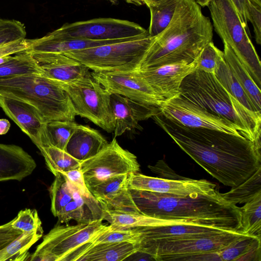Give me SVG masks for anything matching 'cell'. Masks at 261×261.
Here are the masks:
<instances>
[{
	"mask_svg": "<svg viewBox=\"0 0 261 261\" xmlns=\"http://www.w3.org/2000/svg\"><path fill=\"white\" fill-rule=\"evenodd\" d=\"M155 123L197 164L223 185L235 187L261 167V143L224 132L186 127L160 112Z\"/></svg>",
	"mask_w": 261,
	"mask_h": 261,
	"instance_id": "cell-1",
	"label": "cell"
},
{
	"mask_svg": "<svg viewBox=\"0 0 261 261\" xmlns=\"http://www.w3.org/2000/svg\"><path fill=\"white\" fill-rule=\"evenodd\" d=\"M141 213L154 219V225L189 223L242 232L240 207L215 195L180 196L130 190Z\"/></svg>",
	"mask_w": 261,
	"mask_h": 261,
	"instance_id": "cell-2",
	"label": "cell"
},
{
	"mask_svg": "<svg viewBox=\"0 0 261 261\" xmlns=\"http://www.w3.org/2000/svg\"><path fill=\"white\" fill-rule=\"evenodd\" d=\"M213 27L195 0H180L168 26L154 37L139 70L164 65L190 64L212 41Z\"/></svg>",
	"mask_w": 261,
	"mask_h": 261,
	"instance_id": "cell-3",
	"label": "cell"
},
{
	"mask_svg": "<svg viewBox=\"0 0 261 261\" xmlns=\"http://www.w3.org/2000/svg\"><path fill=\"white\" fill-rule=\"evenodd\" d=\"M179 95L232 122L251 141H260L261 116L251 112L233 98L214 74L195 69L183 80Z\"/></svg>",
	"mask_w": 261,
	"mask_h": 261,
	"instance_id": "cell-4",
	"label": "cell"
},
{
	"mask_svg": "<svg viewBox=\"0 0 261 261\" xmlns=\"http://www.w3.org/2000/svg\"><path fill=\"white\" fill-rule=\"evenodd\" d=\"M0 95L32 105L47 123L74 121L77 116L68 93L57 82L40 74L0 78Z\"/></svg>",
	"mask_w": 261,
	"mask_h": 261,
	"instance_id": "cell-5",
	"label": "cell"
},
{
	"mask_svg": "<svg viewBox=\"0 0 261 261\" xmlns=\"http://www.w3.org/2000/svg\"><path fill=\"white\" fill-rule=\"evenodd\" d=\"M208 7L215 31L260 88V61L233 4L230 0H211Z\"/></svg>",
	"mask_w": 261,
	"mask_h": 261,
	"instance_id": "cell-6",
	"label": "cell"
},
{
	"mask_svg": "<svg viewBox=\"0 0 261 261\" xmlns=\"http://www.w3.org/2000/svg\"><path fill=\"white\" fill-rule=\"evenodd\" d=\"M154 37L140 38L65 53L93 72L139 70Z\"/></svg>",
	"mask_w": 261,
	"mask_h": 261,
	"instance_id": "cell-7",
	"label": "cell"
},
{
	"mask_svg": "<svg viewBox=\"0 0 261 261\" xmlns=\"http://www.w3.org/2000/svg\"><path fill=\"white\" fill-rule=\"evenodd\" d=\"M102 219L79 223L74 225L57 224L43 237L31 255V261H67L75 251L110 225L102 223Z\"/></svg>",
	"mask_w": 261,
	"mask_h": 261,
	"instance_id": "cell-8",
	"label": "cell"
},
{
	"mask_svg": "<svg viewBox=\"0 0 261 261\" xmlns=\"http://www.w3.org/2000/svg\"><path fill=\"white\" fill-rule=\"evenodd\" d=\"M57 83L69 96L76 115L88 119L109 133L114 132L115 121L110 94L91 74L69 83Z\"/></svg>",
	"mask_w": 261,
	"mask_h": 261,
	"instance_id": "cell-9",
	"label": "cell"
},
{
	"mask_svg": "<svg viewBox=\"0 0 261 261\" xmlns=\"http://www.w3.org/2000/svg\"><path fill=\"white\" fill-rule=\"evenodd\" d=\"M244 235L227 230L196 238L137 246V252L149 255L157 261L185 260L193 255L217 252Z\"/></svg>",
	"mask_w": 261,
	"mask_h": 261,
	"instance_id": "cell-10",
	"label": "cell"
},
{
	"mask_svg": "<svg viewBox=\"0 0 261 261\" xmlns=\"http://www.w3.org/2000/svg\"><path fill=\"white\" fill-rule=\"evenodd\" d=\"M139 24L126 20L98 18L65 23L47 34L61 39L105 41L128 38L148 34Z\"/></svg>",
	"mask_w": 261,
	"mask_h": 261,
	"instance_id": "cell-11",
	"label": "cell"
},
{
	"mask_svg": "<svg viewBox=\"0 0 261 261\" xmlns=\"http://www.w3.org/2000/svg\"><path fill=\"white\" fill-rule=\"evenodd\" d=\"M140 167L137 156L123 148L116 137L95 155L80 163L87 187L112 176L138 173Z\"/></svg>",
	"mask_w": 261,
	"mask_h": 261,
	"instance_id": "cell-12",
	"label": "cell"
},
{
	"mask_svg": "<svg viewBox=\"0 0 261 261\" xmlns=\"http://www.w3.org/2000/svg\"><path fill=\"white\" fill-rule=\"evenodd\" d=\"M159 109L164 117L186 127L214 129L244 136L232 122L195 105L179 94L164 100Z\"/></svg>",
	"mask_w": 261,
	"mask_h": 261,
	"instance_id": "cell-13",
	"label": "cell"
},
{
	"mask_svg": "<svg viewBox=\"0 0 261 261\" xmlns=\"http://www.w3.org/2000/svg\"><path fill=\"white\" fill-rule=\"evenodd\" d=\"M92 77L110 94H117L138 102L159 108L164 101L139 70L92 72Z\"/></svg>",
	"mask_w": 261,
	"mask_h": 261,
	"instance_id": "cell-14",
	"label": "cell"
},
{
	"mask_svg": "<svg viewBox=\"0 0 261 261\" xmlns=\"http://www.w3.org/2000/svg\"><path fill=\"white\" fill-rule=\"evenodd\" d=\"M130 190L169 194L180 196L191 195H215L217 185L205 179L186 178L169 179L148 176L138 173L128 174Z\"/></svg>",
	"mask_w": 261,
	"mask_h": 261,
	"instance_id": "cell-15",
	"label": "cell"
},
{
	"mask_svg": "<svg viewBox=\"0 0 261 261\" xmlns=\"http://www.w3.org/2000/svg\"><path fill=\"white\" fill-rule=\"evenodd\" d=\"M0 107L39 149L47 146V122L34 106L19 99L0 95Z\"/></svg>",
	"mask_w": 261,
	"mask_h": 261,
	"instance_id": "cell-16",
	"label": "cell"
},
{
	"mask_svg": "<svg viewBox=\"0 0 261 261\" xmlns=\"http://www.w3.org/2000/svg\"><path fill=\"white\" fill-rule=\"evenodd\" d=\"M136 228L140 233L137 246L193 239L227 231L214 227L189 223H164Z\"/></svg>",
	"mask_w": 261,
	"mask_h": 261,
	"instance_id": "cell-17",
	"label": "cell"
},
{
	"mask_svg": "<svg viewBox=\"0 0 261 261\" xmlns=\"http://www.w3.org/2000/svg\"><path fill=\"white\" fill-rule=\"evenodd\" d=\"M196 67V60L190 64L164 65L139 71L154 91L166 100L180 94L183 80Z\"/></svg>",
	"mask_w": 261,
	"mask_h": 261,
	"instance_id": "cell-18",
	"label": "cell"
},
{
	"mask_svg": "<svg viewBox=\"0 0 261 261\" xmlns=\"http://www.w3.org/2000/svg\"><path fill=\"white\" fill-rule=\"evenodd\" d=\"M128 174L116 175L88 187L102 210L140 212L128 186Z\"/></svg>",
	"mask_w": 261,
	"mask_h": 261,
	"instance_id": "cell-19",
	"label": "cell"
},
{
	"mask_svg": "<svg viewBox=\"0 0 261 261\" xmlns=\"http://www.w3.org/2000/svg\"><path fill=\"white\" fill-rule=\"evenodd\" d=\"M41 75L61 83H69L91 74L85 65L63 54L34 53Z\"/></svg>",
	"mask_w": 261,
	"mask_h": 261,
	"instance_id": "cell-20",
	"label": "cell"
},
{
	"mask_svg": "<svg viewBox=\"0 0 261 261\" xmlns=\"http://www.w3.org/2000/svg\"><path fill=\"white\" fill-rule=\"evenodd\" d=\"M110 104L115 121L114 137L127 130L142 128L139 124L140 121L152 118L160 112L158 107L144 105L117 94H110Z\"/></svg>",
	"mask_w": 261,
	"mask_h": 261,
	"instance_id": "cell-21",
	"label": "cell"
},
{
	"mask_svg": "<svg viewBox=\"0 0 261 261\" xmlns=\"http://www.w3.org/2000/svg\"><path fill=\"white\" fill-rule=\"evenodd\" d=\"M36 166L33 158L21 147L0 143V182L21 181L30 175Z\"/></svg>",
	"mask_w": 261,
	"mask_h": 261,
	"instance_id": "cell-22",
	"label": "cell"
},
{
	"mask_svg": "<svg viewBox=\"0 0 261 261\" xmlns=\"http://www.w3.org/2000/svg\"><path fill=\"white\" fill-rule=\"evenodd\" d=\"M137 252L136 243L122 242L94 245L87 243L72 253L68 261H120Z\"/></svg>",
	"mask_w": 261,
	"mask_h": 261,
	"instance_id": "cell-23",
	"label": "cell"
},
{
	"mask_svg": "<svg viewBox=\"0 0 261 261\" xmlns=\"http://www.w3.org/2000/svg\"><path fill=\"white\" fill-rule=\"evenodd\" d=\"M108 144L107 140L97 130L77 124L65 151L82 162L95 155Z\"/></svg>",
	"mask_w": 261,
	"mask_h": 261,
	"instance_id": "cell-24",
	"label": "cell"
},
{
	"mask_svg": "<svg viewBox=\"0 0 261 261\" xmlns=\"http://www.w3.org/2000/svg\"><path fill=\"white\" fill-rule=\"evenodd\" d=\"M149 35L128 38L93 41L76 39H61L53 38L47 35L40 38L30 39L31 46L29 50L34 53L64 54L66 52L92 48L103 45L135 39Z\"/></svg>",
	"mask_w": 261,
	"mask_h": 261,
	"instance_id": "cell-25",
	"label": "cell"
},
{
	"mask_svg": "<svg viewBox=\"0 0 261 261\" xmlns=\"http://www.w3.org/2000/svg\"><path fill=\"white\" fill-rule=\"evenodd\" d=\"M224 57L234 76L249 97L255 109L261 113V91L231 47L224 43Z\"/></svg>",
	"mask_w": 261,
	"mask_h": 261,
	"instance_id": "cell-26",
	"label": "cell"
},
{
	"mask_svg": "<svg viewBox=\"0 0 261 261\" xmlns=\"http://www.w3.org/2000/svg\"><path fill=\"white\" fill-rule=\"evenodd\" d=\"M215 75L225 89L237 101L251 112L261 116L249 97L237 81L224 57L221 60Z\"/></svg>",
	"mask_w": 261,
	"mask_h": 261,
	"instance_id": "cell-27",
	"label": "cell"
},
{
	"mask_svg": "<svg viewBox=\"0 0 261 261\" xmlns=\"http://www.w3.org/2000/svg\"><path fill=\"white\" fill-rule=\"evenodd\" d=\"M14 55L0 65V78L32 74L41 75L31 51L27 49Z\"/></svg>",
	"mask_w": 261,
	"mask_h": 261,
	"instance_id": "cell-28",
	"label": "cell"
},
{
	"mask_svg": "<svg viewBox=\"0 0 261 261\" xmlns=\"http://www.w3.org/2000/svg\"><path fill=\"white\" fill-rule=\"evenodd\" d=\"M180 0H162L147 6L150 10V21L148 31L151 37L162 32L172 20Z\"/></svg>",
	"mask_w": 261,
	"mask_h": 261,
	"instance_id": "cell-29",
	"label": "cell"
},
{
	"mask_svg": "<svg viewBox=\"0 0 261 261\" xmlns=\"http://www.w3.org/2000/svg\"><path fill=\"white\" fill-rule=\"evenodd\" d=\"M261 193V167L248 178L227 192L221 193L227 202L236 205L245 203Z\"/></svg>",
	"mask_w": 261,
	"mask_h": 261,
	"instance_id": "cell-30",
	"label": "cell"
},
{
	"mask_svg": "<svg viewBox=\"0 0 261 261\" xmlns=\"http://www.w3.org/2000/svg\"><path fill=\"white\" fill-rule=\"evenodd\" d=\"M243 233L260 239L261 193L240 207Z\"/></svg>",
	"mask_w": 261,
	"mask_h": 261,
	"instance_id": "cell-31",
	"label": "cell"
},
{
	"mask_svg": "<svg viewBox=\"0 0 261 261\" xmlns=\"http://www.w3.org/2000/svg\"><path fill=\"white\" fill-rule=\"evenodd\" d=\"M39 150L48 169L55 176L58 173L80 168L81 162L64 150L52 146L43 147Z\"/></svg>",
	"mask_w": 261,
	"mask_h": 261,
	"instance_id": "cell-32",
	"label": "cell"
},
{
	"mask_svg": "<svg viewBox=\"0 0 261 261\" xmlns=\"http://www.w3.org/2000/svg\"><path fill=\"white\" fill-rule=\"evenodd\" d=\"M43 233V229L22 232L5 247L7 260H29L31 255L29 249L42 237Z\"/></svg>",
	"mask_w": 261,
	"mask_h": 261,
	"instance_id": "cell-33",
	"label": "cell"
},
{
	"mask_svg": "<svg viewBox=\"0 0 261 261\" xmlns=\"http://www.w3.org/2000/svg\"><path fill=\"white\" fill-rule=\"evenodd\" d=\"M49 189L51 212L58 217L65 206L71 201L72 195L67 178L62 173H58Z\"/></svg>",
	"mask_w": 261,
	"mask_h": 261,
	"instance_id": "cell-34",
	"label": "cell"
},
{
	"mask_svg": "<svg viewBox=\"0 0 261 261\" xmlns=\"http://www.w3.org/2000/svg\"><path fill=\"white\" fill-rule=\"evenodd\" d=\"M77 124L74 121H52L47 123L46 146H52L65 151Z\"/></svg>",
	"mask_w": 261,
	"mask_h": 261,
	"instance_id": "cell-35",
	"label": "cell"
},
{
	"mask_svg": "<svg viewBox=\"0 0 261 261\" xmlns=\"http://www.w3.org/2000/svg\"><path fill=\"white\" fill-rule=\"evenodd\" d=\"M260 246V239L244 235L217 251L221 261L240 260L252 249Z\"/></svg>",
	"mask_w": 261,
	"mask_h": 261,
	"instance_id": "cell-36",
	"label": "cell"
},
{
	"mask_svg": "<svg viewBox=\"0 0 261 261\" xmlns=\"http://www.w3.org/2000/svg\"><path fill=\"white\" fill-rule=\"evenodd\" d=\"M140 233L137 228L120 229L110 225L109 229L105 230L93 238L89 242L94 245L100 243L129 242L137 243Z\"/></svg>",
	"mask_w": 261,
	"mask_h": 261,
	"instance_id": "cell-37",
	"label": "cell"
},
{
	"mask_svg": "<svg viewBox=\"0 0 261 261\" xmlns=\"http://www.w3.org/2000/svg\"><path fill=\"white\" fill-rule=\"evenodd\" d=\"M223 57V51L218 48L211 41L205 46L197 58L196 69L215 74Z\"/></svg>",
	"mask_w": 261,
	"mask_h": 261,
	"instance_id": "cell-38",
	"label": "cell"
},
{
	"mask_svg": "<svg viewBox=\"0 0 261 261\" xmlns=\"http://www.w3.org/2000/svg\"><path fill=\"white\" fill-rule=\"evenodd\" d=\"M24 24L15 20L0 18V46L25 39Z\"/></svg>",
	"mask_w": 261,
	"mask_h": 261,
	"instance_id": "cell-39",
	"label": "cell"
},
{
	"mask_svg": "<svg viewBox=\"0 0 261 261\" xmlns=\"http://www.w3.org/2000/svg\"><path fill=\"white\" fill-rule=\"evenodd\" d=\"M11 226L22 232L43 229L41 221L35 209L25 208L19 211L11 220Z\"/></svg>",
	"mask_w": 261,
	"mask_h": 261,
	"instance_id": "cell-40",
	"label": "cell"
},
{
	"mask_svg": "<svg viewBox=\"0 0 261 261\" xmlns=\"http://www.w3.org/2000/svg\"><path fill=\"white\" fill-rule=\"evenodd\" d=\"M57 218L60 223H66L71 220H74L78 223L94 220L91 215L73 199L65 206Z\"/></svg>",
	"mask_w": 261,
	"mask_h": 261,
	"instance_id": "cell-41",
	"label": "cell"
},
{
	"mask_svg": "<svg viewBox=\"0 0 261 261\" xmlns=\"http://www.w3.org/2000/svg\"><path fill=\"white\" fill-rule=\"evenodd\" d=\"M247 20L253 27L256 43L261 44V5L249 0L247 13Z\"/></svg>",
	"mask_w": 261,
	"mask_h": 261,
	"instance_id": "cell-42",
	"label": "cell"
},
{
	"mask_svg": "<svg viewBox=\"0 0 261 261\" xmlns=\"http://www.w3.org/2000/svg\"><path fill=\"white\" fill-rule=\"evenodd\" d=\"M62 173L77 188L83 196L88 198H94L86 184L83 174L80 168Z\"/></svg>",
	"mask_w": 261,
	"mask_h": 261,
	"instance_id": "cell-43",
	"label": "cell"
},
{
	"mask_svg": "<svg viewBox=\"0 0 261 261\" xmlns=\"http://www.w3.org/2000/svg\"><path fill=\"white\" fill-rule=\"evenodd\" d=\"M22 232L12 227L11 221L0 225V250L6 247Z\"/></svg>",
	"mask_w": 261,
	"mask_h": 261,
	"instance_id": "cell-44",
	"label": "cell"
},
{
	"mask_svg": "<svg viewBox=\"0 0 261 261\" xmlns=\"http://www.w3.org/2000/svg\"><path fill=\"white\" fill-rule=\"evenodd\" d=\"M31 46L30 39H23L0 46V57L11 55L29 49Z\"/></svg>",
	"mask_w": 261,
	"mask_h": 261,
	"instance_id": "cell-45",
	"label": "cell"
},
{
	"mask_svg": "<svg viewBox=\"0 0 261 261\" xmlns=\"http://www.w3.org/2000/svg\"><path fill=\"white\" fill-rule=\"evenodd\" d=\"M237 10L242 24L248 31L247 27V7L249 0H230Z\"/></svg>",
	"mask_w": 261,
	"mask_h": 261,
	"instance_id": "cell-46",
	"label": "cell"
},
{
	"mask_svg": "<svg viewBox=\"0 0 261 261\" xmlns=\"http://www.w3.org/2000/svg\"><path fill=\"white\" fill-rule=\"evenodd\" d=\"M11 124L7 119H0V135L7 134L10 129Z\"/></svg>",
	"mask_w": 261,
	"mask_h": 261,
	"instance_id": "cell-47",
	"label": "cell"
},
{
	"mask_svg": "<svg viewBox=\"0 0 261 261\" xmlns=\"http://www.w3.org/2000/svg\"><path fill=\"white\" fill-rule=\"evenodd\" d=\"M118 0H109L112 3H115ZM127 3L134 4L135 5L140 6L144 4L143 0H124Z\"/></svg>",
	"mask_w": 261,
	"mask_h": 261,
	"instance_id": "cell-48",
	"label": "cell"
},
{
	"mask_svg": "<svg viewBox=\"0 0 261 261\" xmlns=\"http://www.w3.org/2000/svg\"><path fill=\"white\" fill-rule=\"evenodd\" d=\"M201 7L208 6L211 0H195Z\"/></svg>",
	"mask_w": 261,
	"mask_h": 261,
	"instance_id": "cell-49",
	"label": "cell"
},
{
	"mask_svg": "<svg viewBox=\"0 0 261 261\" xmlns=\"http://www.w3.org/2000/svg\"><path fill=\"white\" fill-rule=\"evenodd\" d=\"M162 0H143L144 4L147 6L149 5L155 4Z\"/></svg>",
	"mask_w": 261,
	"mask_h": 261,
	"instance_id": "cell-50",
	"label": "cell"
},
{
	"mask_svg": "<svg viewBox=\"0 0 261 261\" xmlns=\"http://www.w3.org/2000/svg\"><path fill=\"white\" fill-rule=\"evenodd\" d=\"M7 260L5 248L0 250V261Z\"/></svg>",
	"mask_w": 261,
	"mask_h": 261,
	"instance_id": "cell-51",
	"label": "cell"
},
{
	"mask_svg": "<svg viewBox=\"0 0 261 261\" xmlns=\"http://www.w3.org/2000/svg\"><path fill=\"white\" fill-rule=\"evenodd\" d=\"M252 1L259 5H261V0H251Z\"/></svg>",
	"mask_w": 261,
	"mask_h": 261,
	"instance_id": "cell-52",
	"label": "cell"
},
{
	"mask_svg": "<svg viewBox=\"0 0 261 261\" xmlns=\"http://www.w3.org/2000/svg\"><path fill=\"white\" fill-rule=\"evenodd\" d=\"M107 1H109V0H107Z\"/></svg>",
	"mask_w": 261,
	"mask_h": 261,
	"instance_id": "cell-53",
	"label": "cell"
}]
</instances>
